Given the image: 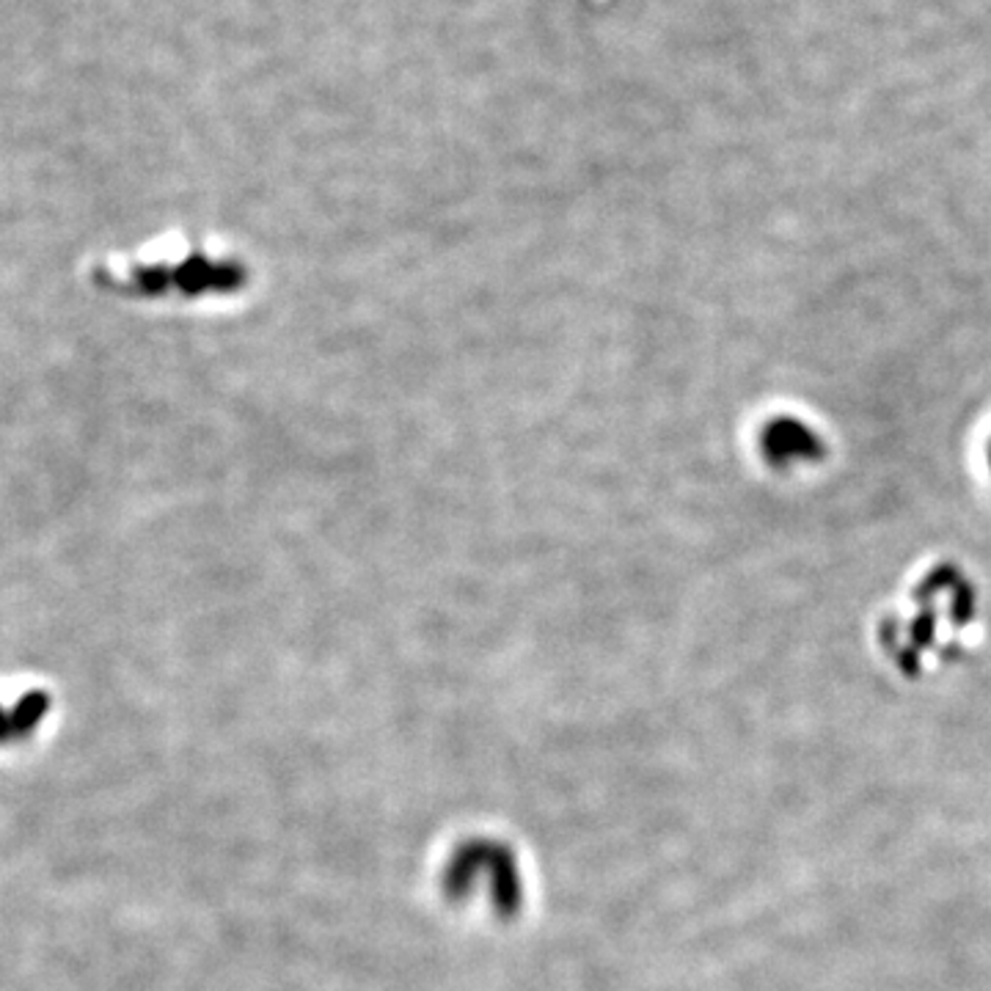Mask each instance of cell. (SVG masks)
<instances>
[{
	"mask_svg": "<svg viewBox=\"0 0 991 991\" xmlns=\"http://www.w3.org/2000/svg\"><path fill=\"white\" fill-rule=\"evenodd\" d=\"M443 890L452 898L485 896V901L513 917L524 903V878L518 857L502 840H472L460 846L443 871Z\"/></svg>",
	"mask_w": 991,
	"mask_h": 991,
	"instance_id": "obj_1",
	"label": "cell"
},
{
	"mask_svg": "<svg viewBox=\"0 0 991 991\" xmlns=\"http://www.w3.org/2000/svg\"><path fill=\"white\" fill-rule=\"evenodd\" d=\"M760 447H763L765 460L774 466H785L788 460H812L824 454L819 436H812L805 424L788 416H780L765 424Z\"/></svg>",
	"mask_w": 991,
	"mask_h": 991,
	"instance_id": "obj_2",
	"label": "cell"
}]
</instances>
